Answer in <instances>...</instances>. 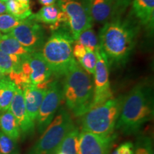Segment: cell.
<instances>
[{
	"mask_svg": "<svg viewBox=\"0 0 154 154\" xmlns=\"http://www.w3.org/2000/svg\"><path fill=\"white\" fill-rule=\"evenodd\" d=\"M153 115L151 86L140 83L122 98L121 113L115 128L126 135L136 134L153 119Z\"/></svg>",
	"mask_w": 154,
	"mask_h": 154,
	"instance_id": "cell-1",
	"label": "cell"
},
{
	"mask_svg": "<svg viewBox=\"0 0 154 154\" xmlns=\"http://www.w3.org/2000/svg\"><path fill=\"white\" fill-rule=\"evenodd\" d=\"M138 32L137 25L129 20L116 19L104 24L98 39L109 66L126 63L135 47Z\"/></svg>",
	"mask_w": 154,
	"mask_h": 154,
	"instance_id": "cell-2",
	"label": "cell"
},
{
	"mask_svg": "<svg viewBox=\"0 0 154 154\" xmlns=\"http://www.w3.org/2000/svg\"><path fill=\"white\" fill-rule=\"evenodd\" d=\"M63 98L76 117L82 116L91 106L94 84L89 74L74 59L64 74Z\"/></svg>",
	"mask_w": 154,
	"mask_h": 154,
	"instance_id": "cell-3",
	"label": "cell"
},
{
	"mask_svg": "<svg viewBox=\"0 0 154 154\" xmlns=\"http://www.w3.org/2000/svg\"><path fill=\"white\" fill-rule=\"evenodd\" d=\"M74 40L68 29L54 31L42 47V54L56 76H64L75 58L72 44Z\"/></svg>",
	"mask_w": 154,
	"mask_h": 154,
	"instance_id": "cell-4",
	"label": "cell"
},
{
	"mask_svg": "<svg viewBox=\"0 0 154 154\" xmlns=\"http://www.w3.org/2000/svg\"><path fill=\"white\" fill-rule=\"evenodd\" d=\"M121 102L122 98H112L90 108L81 116L82 131L101 136L113 134L121 113Z\"/></svg>",
	"mask_w": 154,
	"mask_h": 154,
	"instance_id": "cell-5",
	"label": "cell"
},
{
	"mask_svg": "<svg viewBox=\"0 0 154 154\" xmlns=\"http://www.w3.org/2000/svg\"><path fill=\"white\" fill-rule=\"evenodd\" d=\"M74 126L68 111L61 109L32 147L30 154H55L63 138Z\"/></svg>",
	"mask_w": 154,
	"mask_h": 154,
	"instance_id": "cell-6",
	"label": "cell"
},
{
	"mask_svg": "<svg viewBox=\"0 0 154 154\" xmlns=\"http://www.w3.org/2000/svg\"><path fill=\"white\" fill-rule=\"evenodd\" d=\"M52 74L51 69L39 51H34L24 56L19 69L11 72L9 78L18 87L26 84L40 85L49 82Z\"/></svg>",
	"mask_w": 154,
	"mask_h": 154,
	"instance_id": "cell-7",
	"label": "cell"
},
{
	"mask_svg": "<svg viewBox=\"0 0 154 154\" xmlns=\"http://www.w3.org/2000/svg\"><path fill=\"white\" fill-rule=\"evenodd\" d=\"M67 19L66 24L74 42L82 32L92 28V19L89 8V0H57Z\"/></svg>",
	"mask_w": 154,
	"mask_h": 154,
	"instance_id": "cell-8",
	"label": "cell"
},
{
	"mask_svg": "<svg viewBox=\"0 0 154 154\" xmlns=\"http://www.w3.org/2000/svg\"><path fill=\"white\" fill-rule=\"evenodd\" d=\"M63 99L62 85L58 81L50 83L36 119L38 133L42 134L52 121Z\"/></svg>",
	"mask_w": 154,
	"mask_h": 154,
	"instance_id": "cell-9",
	"label": "cell"
},
{
	"mask_svg": "<svg viewBox=\"0 0 154 154\" xmlns=\"http://www.w3.org/2000/svg\"><path fill=\"white\" fill-rule=\"evenodd\" d=\"M95 54L96 63L94 74V97L90 108L99 105L113 98L109 82V65L106 57L100 48L96 50Z\"/></svg>",
	"mask_w": 154,
	"mask_h": 154,
	"instance_id": "cell-10",
	"label": "cell"
},
{
	"mask_svg": "<svg viewBox=\"0 0 154 154\" xmlns=\"http://www.w3.org/2000/svg\"><path fill=\"white\" fill-rule=\"evenodd\" d=\"M9 34L16 38L23 47L33 51H37L45 43L46 34L43 27L31 18V16L23 20Z\"/></svg>",
	"mask_w": 154,
	"mask_h": 154,
	"instance_id": "cell-11",
	"label": "cell"
},
{
	"mask_svg": "<svg viewBox=\"0 0 154 154\" xmlns=\"http://www.w3.org/2000/svg\"><path fill=\"white\" fill-rule=\"evenodd\" d=\"M116 137L114 133L109 136H101L82 131L79 137L78 154H111Z\"/></svg>",
	"mask_w": 154,
	"mask_h": 154,
	"instance_id": "cell-12",
	"label": "cell"
},
{
	"mask_svg": "<svg viewBox=\"0 0 154 154\" xmlns=\"http://www.w3.org/2000/svg\"><path fill=\"white\" fill-rule=\"evenodd\" d=\"M9 110L14 115L18 123L21 132L24 136H28L33 134L35 128L34 122L29 117L25 106L22 90L18 86L15 91Z\"/></svg>",
	"mask_w": 154,
	"mask_h": 154,
	"instance_id": "cell-13",
	"label": "cell"
},
{
	"mask_svg": "<svg viewBox=\"0 0 154 154\" xmlns=\"http://www.w3.org/2000/svg\"><path fill=\"white\" fill-rule=\"evenodd\" d=\"M25 106L31 120L35 122L40 106L47 92V88L34 84H26L22 88Z\"/></svg>",
	"mask_w": 154,
	"mask_h": 154,
	"instance_id": "cell-14",
	"label": "cell"
},
{
	"mask_svg": "<svg viewBox=\"0 0 154 154\" xmlns=\"http://www.w3.org/2000/svg\"><path fill=\"white\" fill-rule=\"evenodd\" d=\"M31 18L38 23L49 25L53 32L61 27V23H67L66 15L57 4L44 6L37 13L31 15Z\"/></svg>",
	"mask_w": 154,
	"mask_h": 154,
	"instance_id": "cell-15",
	"label": "cell"
},
{
	"mask_svg": "<svg viewBox=\"0 0 154 154\" xmlns=\"http://www.w3.org/2000/svg\"><path fill=\"white\" fill-rule=\"evenodd\" d=\"M89 8L93 22L99 24L110 22L117 13L113 0H89Z\"/></svg>",
	"mask_w": 154,
	"mask_h": 154,
	"instance_id": "cell-16",
	"label": "cell"
},
{
	"mask_svg": "<svg viewBox=\"0 0 154 154\" xmlns=\"http://www.w3.org/2000/svg\"><path fill=\"white\" fill-rule=\"evenodd\" d=\"M132 11L138 22L147 29L153 32L154 0H133Z\"/></svg>",
	"mask_w": 154,
	"mask_h": 154,
	"instance_id": "cell-17",
	"label": "cell"
},
{
	"mask_svg": "<svg viewBox=\"0 0 154 154\" xmlns=\"http://www.w3.org/2000/svg\"><path fill=\"white\" fill-rule=\"evenodd\" d=\"M0 51L7 54L24 57L34 52L32 50L23 47L16 38L9 34L0 36Z\"/></svg>",
	"mask_w": 154,
	"mask_h": 154,
	"instance_id": "cell-18",
	"label": "cell"
},
{
	"mask_svg": "<svg viewBox=\"0 0 154 154\" xmlns=\"http://www.w3.org/2000/svg\"><path fill=\"white\" fill-rule=\"evenodd\" d=\"M17 86L8 77L0 79V111H8Z\"/></svg>",
	"mask_w": 154,
	"mask_h": 154,
	"instance_id": "cell-19",
	"label": "cell"
},
{
	"mask_svg": "<svg viewBox=\"0 0 154 154\" xmlns=\"http://www.w3.org/2000/svg\"><path fill=\"white\" fill-rule=\"evenodd\" d=\"M0 129L14 140L20 137L21 131L14 115L8 110L0 114Z\"/></svg>",
	"mask_w": 154,
	"mask_h": 154,
	"instance_id": "cell-20",
	"label": "cell"
},
{
	"mask_svg": "<svg viewBox=\"0 0 154 154\" xmlns=\"http://www.w3.org/2000/svg\"><path fill=\"white\" fill-rule=\"evenodd\" d=\"M79 137V128L74 126L63 138L57 152H61L65 154H78Z\"/></svg>",
	"mask_w": 154,
	"mask_h": 154,
	"instance_id": "cell-21",
	"label": "cell"
},
{
	"mask_svg": "<svg viewBox=\"0 0 154 154\" xmlns=\"http://www.w3.org/2000/svg\"><path fill=\"white\" fill-rule=\"evenodd\" d=\"M5 2L7 13L17 18L24 20L32 14L30 4L22 3L17 0H4Z\"/></svg>",
	"mask_w": 154,
	"mask_h": 154,
	"instance_id": "cell-22",
	"label": "cell"
},
{
	"mask_svg": "<svg viewBox=\"0 0 154 154\" xmlns=\"http://www.w3.org/2000/svg\"><path fill=\"white\" fill-rule=\"evenodd\" d=\"M22 57L16 55L7 54L0 51V70L5 76L19 69Z\"/></svg>",
	"mask_w": 154,
	"mask_h": 154,
	"instance_id": "cell-23",
	"label": "cell"
},
{
	"mask_svg": "<svg viewBox=\"0 0 154 154\" xmlns=\"http://www.w3.org/2000/svg\"><path fill=\"white\" fill-rule=\"evenodd\" d=\"M75 42L82 44L86 49L94 53L99 49V39L92 28L87 29L82 32Z\"/></svg>",
	"mask_w": 154,
	"mask_h": 154,
	"instance_id": "cell-24",
	"label": "cell"
},
{
	"mask_svg": "<svg viewBox=\"0 0 154 154\" xmlns=\"http://www.w3.org/2000/svg\"><path fill=\"white\" fill-rule=\"evenodd\" d=\"M134 154H154L151 138L146 135L138 136L134 145Z\"/></svg>",
	"mask_w": 154,
	"mask_h": 154,
	"instance_id": "cell-25",
	"label": "cell"
},
{
	"mask_svg": "<svg viewBox=\"0 0 154 154\" xmlns=\"http://www.w3.org/2000/svg\"><path fill=\"white\" fill-rule=\"evenodd\" d=\"M23 20L9 13L0 15V33L9 34Z\"/></svg>",
	"mask_w": 154,
	"mask_h": 154,
	"instance_id": "cell-26",
	"label": "cell"
},
{
	"mask_svg": "<svg viewBox=\"0 0 154 154\" xmlns=\"http://www.w3.org/2000/svg\"><path fill=\"white\" fill-rule=\"evenodd\" d=\"M0 154H19L17 140L9 137L0 130Z\"/></svg>",
	"mask_w": 154,
	"mask_h": 154,
	"instance_id": "cell-27",
	"label": "cell"
},
{
	"mask_svg": "<svg viewBox=\"0 0 154 154\" xmlns=\"http://www.w3.org/2000/svg\"><path fill=\"white\" fill-rule=\"evenodd\" d=\"M80 66L86 71L88 74H94L95 72V67L96 63V54L90 51L86 50L85 55L78 61Z\"/></svg>",
	"mask_w": 154,
	"mask_h": 154,
	"instance_id": "cell-28",
	"label": "cell"
},
{
	"mask_svg": "<svg viewBox=\"0 0 154 154\" xmlns=\"http://www.w3.org/2000/svg\"><path fill=\"white\" fill-rule=\"evenodd\" d=\"M117 154H134V144L131 141H127L121 144L116 149Z\"/></svg>",
	"mask_w": 154,
	"mask_h": 154,
	"instance_id": "cell-29",
	"label": "cell"
},
{
	"mask_svg": "<svg viewBox=\"0 0 154 154\" xmlns=\"http://www.w3.org/2000/svg\"><path fill=\"white\" fill-rule=\"evenodd\" d=\"M86 50H87V49L84 46H83L82 44L75 42V45L74 49H73V56L79 61L85 55Z\"/></svg>",
	"mask_w": 154,
	"mask_h": 154,
	"instance_id": "cell-30",
	"label": "cell"
},
{
	"mask_svg": "<svg viewBox=\"0 0 154 154\" xmlns=\"http://www.w3.org/2000/svg\"><path fill=\"white\" fill-rule=\"evenodd\" d=\"M113 1L115 2L117 12H121L126 9V7L130 5L131 0H113Z\"/></svg>",
	"mask_w": 154,
	"mask_h": 154,
	"instance_id": "cell-31",
	"label": "cell"
},
{
	"mask_svg": "<svg viewBox=\"0 0 154 154\" xmlns=\"http://www.w3.org/2000/svg\"><path fill=\"white\" fill-rule=\"evenodd\" d=\"M38 2L43 6H49L54 5L57 2V0H38Z\"/></svg>",
	"mask_w": 154,
	"mask_h": 154,
	"instance_id": "cell-32",
	"label": "cell"
},
{
	"mask_svg": "<svg viewBox=\"0 0 154 154\" xmlns=\"http://www.w3.org/2000/svg\"><path fill=\"white\" fill-rule=\"evenodd\" d=\"M7 13L5 2L4 0H0V15Z\"/></svg>",
	"mask_w": 154,
	"mask_h": 154,
	"instance_id": "cell-33",
	"label": "cell"
},
{
	"mask_svg": "<svg viewBox=\"0 0 154 154\" xmlns=\"http://www.w3.org/2000/svg\"><path fill=\"white\" fill-rule=\"evenodd\" d=\"M17 1L25 3V4H30L29 3V0H17Z\"/></svg>",
	"mask_w": 154,
	"mask_h": 154,
	"instance_id": "cell-34",
	"label": "cell"
},
{
	"mask_svg": "<svg viewBox=\"0 0 154 154\" xmlns=\"http://www.w3.org/2000/svg\"><path fill=\"white\" fill-rule=\"evenodd\" d=\"M4 76H3V74H2V72H1V70H0V79L2 78V77H3Z\"/></svg>",
	"mask_w": 154,
	"mask_h": 154,
	"instance_id": "cell-35",
	"label": "cell"
},
{
	"mask_svg": "<svg viewBox=\"0 0 154 154\" xmlns=\"http://www.w3.org/2000/svg\"><path fill=\"white\" fill-rule=\"evenodd\" d=\"M55 154H65V153H61V152H57V153H56Z\"/></svg>",
	"mask_w": 154,
	"mask_h": 154,
	"instance_id": "cell-36",
	"label": "cell"
},
{
	"mask_svg": "<svg viewBox=\"0 0 154 154\" xmlns=\"http://www.w3.org/2000/svg\"><path fill=\"white\" fill-rule=\"evenodd\" d=\"M112 154H117V153H116V150H115V151H113Z\"/></svg>",
	"mask_w": 154,
	"mask_h": 154,
	"instance_id": "cell-37",
	"label": "cell"
},
{
	"mask_svg": "<svg viewBox=\"0 0 154 154\" xmlns=\"http://www.w3.org/2000/svg\"><path fill=\"white\" fill-rule=\"evenodd\" d=\"M2 36V34L1 33H0V36Z\"/></svg>",
	"mask_w": 154,
	"mask_h": 154,
	"instance_id": "cell-38",
	"label": "cell"
}]
</instances>
